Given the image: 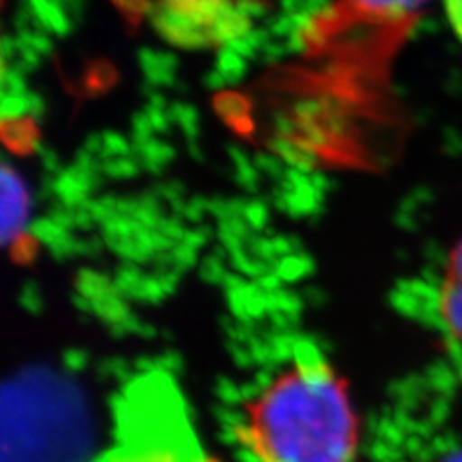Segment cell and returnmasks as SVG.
<instances>
[{"label":"cell","instance_id":"cell-1","mask_svg":"<svg viewBox=\"0 0 462 462\" xmlns=\"http://www.w3.org/2000/svg\"><path fill=\"white\" fill-rule=\"evenodd\" d=\"M239 436L256 462H353L358 420L341 375L302 355L245 402Z\"/></svg>","mask_w":462,"mask_h":462},{"label":"cell","instance_id":"cell-2","mask_svg":"<svg viewBox=\"0 0 462 462\" xmlns=\"http://www.w3.org/2000/svg\"><path fill=\"white\" fill-rule=\"evenodd\" d=\"M91 449V414L62 375L25 370L6 383L3 462H85Z\"/></svg>","mask_w":462,"mask_h":462},{"label":"cell","instance_id":"cell-3","mask_svg":"<svg viewBox=\"0 0 462 462\" xmlns=\"http://www.w3.org/2000/svg\"><path fill=\"white\" fill-rule=\"evenodd\" d=\"M249 0H154L156 25L189 47L234 39L247 25Z\"/></svg>","mask_w":462,"mask_h":462},{"label":"cell","instance_id":"cell-4","mask_svg":"<svg viewBox=\"0 0 462 462\" xmlns=\"http://www.w3.org/2000/svg\"><path fill=\"white\" fill-rule=\"evenodd\" d=\"M426 3L428 0H339V16L399 39L414 25Z\"/></svg>","mask_w":462,"mask_h":462},{"label":"cell","instance_id":"cell-5","mask_svg":"<svg viewBox=\"0 0 462 462\" xmlns=\"http://www.w3.org/2000/svg\"><path fill=\"white\" fill-rule=\"evenodd\" d=\"M32 227V195L20 173L3 168V243L5 247H20Z\"/></svg>","mask_w":462,"mask_h":462},{"label":"cell","instance_id":"cell-6","mask_svg":"<svg viewBox=\"0 0 462 462\" xmlns=\"http://www.w3.org/2000/svg\"><path fill=\"white\" fill-rule=\"evenodd\" d=\"M443 278L451 280V282H455L457 285L462 287V241L457 245L455 251L451 253L449 264H447Z\"/></svg>","mask_w":462,"mask_h":462},{"label":"cell","instance_id":"cell-7","mask_svg":"<svg viewBox=\"0 0 462 462\" xmlns=\"http://www.w3.org/2000/svg\"><path fill=\"white\" fill-rule=\"evenodd\" d=\"M445 10L453 29L462 39V0H445Z\"/></svg>","mask_w":462,"mask_h":462}]
</instances>
